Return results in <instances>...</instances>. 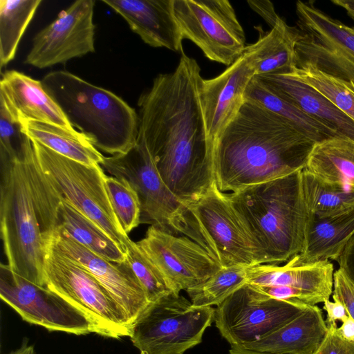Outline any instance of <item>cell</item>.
I'll list each match as a JSON object with an SVG mask.
<instances>
[{"label": "cell", "instance_id": "obj_30", "mask_svg": "<svg viewBox=\"0 0 354 354\" xmlns=\"http://www.w3.org/2000/svg\"><path fill=\"white\" fill-rule=\"evenodd\" d=\"M41 0H0V66L12 61Z\"/></svg>", "mask_w": 354, "mask_h": 354}, {"label": "cell", "instance_id": "obj_37", "mask_svg": "<svg viewBox=\"0 0 354 354\" xmlns=\"http://www.w3.org/2000/svg\"><path fill=\"white\" fill-rule=\"evenodd\" d=\"M313 354H354V342L343 338L337 331V323L332 324Z\"/></svg>", "mask_w": 354, "mask_h": 354}, {"label": "cell", "instance_id": "obj_40", "mask_svg": "<svg viewBox=\"0 0 354 354\" xmlns=\"http://www.w3.org/2000/svg\"><path fill=\"white\" fill-rule=\"evenodd\" d=\"M250 8L261 16L272 28L280 17L277 14L274 5L270 1H248Z\"/></svg>", "mask_w": 354, "mask_h": 354}, {"label": "cell", "instance_id": "obj_5", "mask_svg": "<svg viewBox=\"0 0 354 354\" xmlns=\"http://www.w3.org/2000/svg\"><path fill=\"white\" fill-rule=\"evenodd\" d=\"M1 234L8 266L17 274L44 283V241L25 162L0 160Z\"/></svg>", "mask_w": 354, "mask_h": 354}, {"label": "cell", "instance_id": "obj_26", "mask_svg": "<svg viewBox=\"0 0 354 354\" xmlns=\"http://www.w3.org/2000/svg\"><path fill=\"white\" fill-rule=\"evenodd\" d=\"M304 170L323 184L354 191V142L333 138L316 143Z\"/></svg>", "mask_w": 354, "mask_h": 354}, {"label": "cell", "instance_id": "obj_23", "mask_svg": "<svg viewBox=\"0 0 354 354\" xmlns=\"http://www.w3.org/2000/svg\"><path fill=\"white\" fill-rule=\"evenodd\" d=\"M50 203L44 230L46 234H50L54 230L60 231L108 261L114 263L126 261V250L72 205L59 198L50 185Z\"/></svg>", "mask_w": 354, "mask_h": 354}, {"label": "cell", "instance_id": "obj_19", "mask_svg": "<svg viewBox=\"0 0 354 354\" xmlns=\"http://www.w3.org/2000/svg\"><path fill=\"white\" fill-rule=\"evenodd\" d=\"M334 268L328 260L303 263L296 255L283 266L264 263L247 268V283L254 286L287 287L299 291L306 305L330 299Z\"/></svg>", "mask_w": 354, "mask_h": 354}, {"label": "cell", "instance_id": "obj_35", "mask_svg": "<svg viewBox=\"0 0 354 354\" xmlns=\"http://www.w3.org/2000/svg\"><path fill=\"white\" fill-rule=\"evenodd\" d=\"M106 191L124 232L128 234L140 224L141 205L137 192L125 179L106 176Z\"/></svg>", "mask_w": 354, "mask_h": 354}, {"label": "cell", "instance_id": "obj_9", "mask_svg": "<svg viewBox=\"0 0 354 354\" xmlns=\"http://www.w3.org/2000/svg\"><path fill=\"white\" fill-rule=\"evenodd\" d=\"M214 315L212 306H194L171 292L149 304L134 323L130 338L140 354H183L201 343Z\"/></svg>", "mask_w": 354, "mask_h": 354}, {"label": "cell", "instance_id": "obj_27", "mask_svg": "<svg viewBox=\"0 0 354 354\" xmlns=\"http://www.w3.org/2000/svg\"><path fill=\"white\" fill-rule=\"evenodd\" d=\"M354 236V208L345 212L311 219L306 247L299 254L303 263L337 260Z\"/></svg>", "mask_w": 354, "mask_h": 354}, {"label": "cell", "instance_id": "obj_4", "mask_svg": "<svg viewBox=\"0 0 354 354\" xmlns=\"http://www.w3.org/2000/svg\"><path fill=\"white\" fill-rule=\"evenodd\" d=\"M41 82L73 128L98 150L114 156L136 144L139 116L116 94L65 71L50 72Z\"/></svg>", "mask_w": 354, "mask_h": 354}, {"label": "cell", "instance_id": "obj_13", "mask_svg": "<svg viewBox=\"0 0 354 354\" xmlns=\"http://www.w3.org/2000/svg\"><path fill=\"white\" fill-rule=\"evenodd\" d=\"M306 306L272 298L245 283L216 306L214 322L231 346L241 347L272 333Z\"/></svg>", "mask_w": 354, "mask_h": 354}, {"label": "cell", "instance_id": "obj_44", "mask_svg": "<svg viewBox=\"0 0 354 354\" xmlns=\"http://www.w3.org/2000/svg\"><path fill=\"white\" fill-rule=\"evenodd\" d=\"M229 354H271L267 353H261L245 349L240 346H231Z\"/></svg>", "mask_w": 354, "mask_h": 354}, {"label": "cell", "instance_id": "obj_14", "mask_svg": "<svg viewBox=\"0 0 354 354\" xmlns=\"http://www.w3.org/2000/svg\"><path fill=\"white\" fill-rule=\"evenodd\" d=\"M0 297L26 322L49 331L74 335L94 333L87 316L46 283L28 280L1 264Z\"/></svg>", "mask_w": 354, "mask_h": 354}, {"label": "cell", "instance_id": "obj_39", "mask_svg": "<svg viewBox=\"0 0 354 354\" xmlns=\"http://www.w3.org/2000/svg\"><path fill=\"white\" fill-rule=\"evenodd\" d=\"M325 301L323 304V310L326 311V323L327 326L337 323V322H344L349 314L344 304L337 299H333Z\"/></svg>", "mask_w": 354, "mask_h": 354}, {"label": "cell", "instance_id": "obj_2", "mask_svg": "<svg viewBox=\"0 0 354 354\" xmlns=\"http://www.w3.org/2000/svg\"><path fill=\"white\" fill-rule=\"evenodd\" d=\"M315 144L282 117L245 100L213 145L216 187L236 192L302 171Z\"/></svg>", "mask_w": 354, "mask_h": 354}, {"label": "cell", "instance_id": "obj_33", "mask_svg": "<svg viewBox=\"0 0 354 354\" xmlns=\"http://www.w3.org/2000/svg\"><path fill=\"white\" fill-rule=\"evenodd\" d=\"M289 74L321 93L354 121L353 82L333 77L310 66L295 68Z\"/></svg>", "mask_w": 354, "mask_h": 354}, {"label": "cell", "instance_id": "obj_18", "mask_svg": "<svg viewBox=\"0 0 354 354\" xmlns=\"http://www.w3.org/2000/svg\"><path fill=\"white\" fill-rule=\"evenodd\" d=\"M255 76L248 57L243 55L218 76L201 79L199 93L208 137L213 145L245 102V92Z\"/></svg>", "mask_w": 354, "mask_h": 354}, {"label": "cell", "instance_id": "obj_21", "mask_svg": "<svg viewBox=\"0 0 354 354\" xmlns=\"http://www.w3.org/2000/svg\"><path fill=\"white\" fill-rule=\"evenodd\" d=\"M0 99L15 119L34 120L73 129L41 82L15 70L1 74Z\"/></svg>", "mask_w": 354, "mask_h": 354}, {"label": "cell", "instance_id": "obj_24", "mask_svg": "<svg viewBox=\"0 0 354 354\" xmlns=\"http://www.w3.org/2000/svg\"><path fill=\"white\" fill-rule=\"evenodd\" d=\"M327 330L323 310L317 305H307L272 333L241 347L271 354H313Z\"/></svg>", "mask_w": 354, "mask_h": 354}, {"label": "cell", "instance_id": "obj_38", "mask_svg": "<svg viewBox=\"0 0 354 354\" xmlns=\"http://www.w3.org/2000/svg\"><path fill=\"white\" fill-rule=\"evenodd\" d=\"M332 297L342 301L354 319V283L339 268L334 272Z\"/></svg>", "mask_w": 354, "mask_h": 354}, {"label": "cell", "instance_id": "obj_28", "mask_svg": "<svg viewBox=\"0 0 354 354\" xmlns=\"http://www.w3.org/2000/svg\"><path fill=\"white\" fill-rule=\"evenodd\" d=\"M21 124L31 140L64 157L88 165H100L104 160L89 139L75 129L34 120H22Z\"/></svg>", "mask_w": 354, "mask_h": 354}, {"label": "cell", "instance_id": "obj_34", "mask_svg": "<svg viewBox=\"0 0 354 354\" xmlns=\"http://www.w3.org/2000/svg\"><path fill=\"white\" fill-rule=\"evenodd\" d=\"M125 249L126 260L143 286L149 303L174 292L162 273L136 242L130 239Z\"/></svg>", "mask_w": 354, "mask_h": 354}, {"label": "cell", "instance_id": "obj_10", "mask_svg": "<svg viewBox=\"0 0 354 354\" xmlns=\"http://www.w3.org/2000/svg\"><path fill=\"white\" fill-rule=\"evenodd\" d=\"M187 207L207 250L222 268L266 263L263 252L251 231L215 182Z\"/></svg>", "mask_w": 354, "mask_h": 354}, {"label": "cell", "instance_id": "obj_20", "mask_svg": "<svg viewBox=\"0 0 354 354\" xmlns=\"http://www.w3.org/2000/svg\"><path fill=\"white\" fill-rule=\"evenodd\" d=\"M129 24L131 30L153 47L184 53L183 35L176 20L173 0H102Z\"/></svg>", "mask_w": 354, "mask_h": 354}, {"label": "cell", "instance_id": "obj_6", "mask_svg": "<svg viewBox=\"0 0 354 354\" xmlns=\"http://www.w3.org/2000/svg\"><path fill=\"white\" fill-rule=\"evenodd\" d=\"M100 166L109 174L128 181L141 205L140 223L151 224L169 233L182 234L206 249L188 207L161 178L143 137L126 153L104 158Z\"/></svg>", "mask_w": 354, "mask_h": 354}, {"label": "cell", "instance_id": "obj_3", "mask_svg": "<svg viewBox=\"0 0 354 354\" xmlns=\"http://www.w3.org/2000/svg\"><path fill=\"white\" fill-rule=\"evenodd\" d=\"M226 196L261 247L266 263L301 253L313 214L304 195L301 171Z\"/></svg>", "mask_w": 354, "mask_h": 354}, {"label": "cell", "instance_id": "obj_43", "mask_svg": "<svg viewBox=\"0 0 354 354\" xmlns=\"http://www.w3.org/2000/svg\"><path fill=\"white\" fill-rule=\"evenodd\" d=\"M331 3L343 8L347 15L354 21V0H332ZM352 28L354 30V26Z\"/></svg>", "mask_w": 354, "mask_h": 354}, {"label": "cell", "instance_id": "obj_42", "mask_svg": "<svg viewBox=\"0 0 354 354\" xmlns=\"http://www.w3.org/2000/svg\"><path fill=\"white\" fill-rule=\"evenodd\" d=\"M337 331L343 338L354 342V319L349 315L341 326L337 327Z\"/></svg>", "mask_w": 354, "mask_h": 354}, {"label": "cell", "instance_id": "obj_1", "mask_svg": "<svg viewBox=\"0 0 354 354\" xmlns=\"http://www.w3.org/2000/svg\"><path fill=\"white\" fill-rule=\"evenodd\" d=\"M197 62L185 53L171 73L159 74L139 97V133L165 185L187 206L213 185V143L208 137Z\"/></svg>", "mask_w": 354, "mask_h": 354}, {"label": "cell", "instance_id": "obj_36", "mask_svg": "<svg viewBox=\"0 0 354 354\" xmlns=\"http://www.w3.org/2000/svg\"><path fill=\"white\" fill-rule=\"evenodd\" d=\"M33 152L31 140L0 99V160L24 162Z\"/></svg>", "mask_w": 354, "mask_h": 354}, {"label": "cell", "instance_id": "obj_7", "mask_svg": "<svg viewBox=\"0 0 354 354\" xmlns=\"http://www.w3.org/2000/svg\"><path fill=\"white\" fill-rule=\"evenodd\" d=\"M37 162L57 196L102 229L120 247L130 240L109 199L100 165H88L31 140Z\"/></svg>", "mask_w": 354, "mask_h": 354}, {"label": "cell", "instance_id": "obj_8", "mask_svg": "<svg viewBox=\"0 0 354 354\" xmlns=\"http://www.w3.org/2000/svg\"><path fill=\"white\" fill-rule=\"evenodd\" d=\"M44 277L47 287L83 312L94 333L120 339L132 332L124 311L104 287L84 267L45 238Z\"/></svg>", "mask_w": 354, "mask_h": 354}, {"label": "cell", "instance_id": "obj_22", "mask_svg": "<svg viewBox=\"0 0 354 354\" xmlns=\"http://www.w3.org/2000/svg\"><path fill=\"white\" fill-rule=\"evenodd\" d=\"M255 77L339 137L354 142V121L312 86L289 73Z\"/></svg>", "mask_w": 354, "mask_h": 354}, {"label": "cell", "instance_id": "obj_41", "mask_svg": "<svg viewBox=\"0 0 354 354\" xmlns=\"http://www.w3.org/2000/svg\"><path fill=\"white\" fill-rule=\"evenodd\" d=\"M348 278L354 283V236L336 260Z\"/></svg>", "mask_w": 354, "mask_h": 354}, {"label": "cell", "instance_id": "obj_12", "mask_svg": "<svg viewBox=\"0 0 354 354\" xmlns=\"http://www.w3.org/2000/svg\"><path fill=\"white\" fill-rule=\"evenodd\" d=\"M183 39L194 43L209 59L230 66L246 47L244 30L227 0H173Z\"/></svg>", "mask_w": 354, "mask_h": 354}, {"label": "cell", "instance_id": "obj_15", "mask_svg": "<svg viewBox=\"0 0 354 354\" xmlns=\"http://www.w3.org/2000/svg\"><path fill=\"white\" fill-rule=\"evenodd\" d=\"M139 248L154 263L176 294L197 286L222 267L198 243L151 225Z\"/></svg>", "mask_w": 354, "mask_h": 354}, {"label": "cell", "instance_id": "obj_29", "mask_svg": "<svg viewBox=\"0 0 354 354\" xmlns=\"http://www.w3.org/2000/svg\"><path fill=\"white\" fill-rule=\"evenodd\" d=\"M244 97L282 117L316 143L333 138H341L279 95L255 76L248 83Z\"/></svg>", "mask_w": 354, "mask_h": 354}, {"label": "cell", "instance_id": "obj_16", "mask_svg": "<svg viewBox=\"0 0 354 354\" xmlns=\"http://www.w3.org/2000/svg\"><path fill=\"white\" fill-rule=\"evenodd\" d=\"M95 1L77 0L33 38L24 62L39 68L64 64L95 51Z\"/></svg>", "mask_w": 354, "mask_h": 354}, {"label": "cell", "instance_id": "obj_45", "mask_svg": "<svg viewBox=\"0 0 354 354\" xmlns=\"http://www.w3.org/2000/svg\"><path fill=\"white\" fill-rule=\"evenodd\" d=\"M10 354H35L34 346L32 345L28 346L26 342H24L19 349Z\"/></svg>", "mask_w": 354, "mask_h": 354}, {"label": "cell", "instance_id": "obj_32", "mask_svg": "<svg viewBox=\"0 0 354 354\" xmlns=\"http://www.w3.org/2000/svg\"><path fill=\"white\" fill-rule=\"evenodd\" d=\"M247 283V268H221L204 283L187 290L193 306H218Z\"/></svg>", "mask_w": 354, "mask_h": 354}, {"label": "cell", "instance_id": "obj_17", "mask_svg": "<svg viewBox=\"0 0 354 354\" xmlns=\"http://www.w3.org/2000/svg\"><path fill=\"white\" fill-rule=\"evenodd\" d=\"M46 238H50L61 252L84 267L104 287L133 327L149 301L127 260L122 263L108 261L60 231Z\"/></svg>", "mask_w": 354, "mask_h": 354}, {"label": "cell", "instance_id": "obj_11", "mask_svg": "<svg viewBox=\"0 0 354 354\" xmlns=\"http://www.w3.org/2000/svg\"><path fill=\"white\" fill-rule=\"evenodd\" d=\"M300 36L295 46V68L310 66L333 77L354 83V30L317 8L296 3Z\"/></svg>", "mask_w": 354, "mask_h": 354}, {"label": "cell", "instance_id": "obj_25", "mask_svg": "<svg viewBox=\"0 0 354 354\" xmlns=\"http://www.w3.org/2000/svg\"><path fill=\"white\" fill-rule=\"evenodd\" d=\"M257 41L246 46L243 54L250 59L255 76L288 74L295 68V46L300 36L297 27L281 17L269 31L258 27Z\"/></svg>", "mask_w": 354, "mask_h": 354}, {"label": "cell", "instance_id": "obj_31", "mask_svg": "<svg viewBox=\"0 0 354 354\" xmlns=\"http://www.w3.org/2000/svg\"><path fill=\"white\" fill-rule=\"evenodd\" d=\"M301 183L307 206L316 217L331 216L354 208V191L323 184L304 169Z\"/></svg>", "mask_w": 354, "mask_h": 354}]
</instances>
